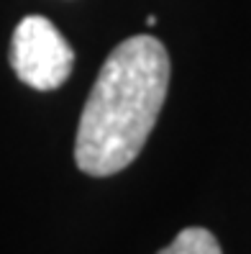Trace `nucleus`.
<instances>
[{"label":"nucleus","instance_id":"nucleus-1","mask_svg":"<svg viewBox=\"0 0 251 254\" xmlns=\"http://www.w3.org/2000/svg\"><path fill=\"white\" fill-rule=\"evenodd\" d=\"M169 74V54L154 36H131L108 54L77 126L75 162L85 175L108 177L139 157L167 100Z\"/></svg>","mask_w":251,"mask_h":254},{"label":"nucleus","instance_id":"nucleus-3","mask_svg":"<svg viewBox=\"0 0 251 254\" xmlns=\"http://www.w3.org/2000/svg\"><path fill=\"white\" fill-rule=\"evenodd\" d=\"M159 254H223V252H220L218 239L208 229L190 226V229H182L174 236V242L164 247Z\"/></svg>","mask_w":251,"mask_h":254},{"label":"nucleus","instance_id":"nucleus-2","mask_svg":"<svg viewBox=\"0 0 251 254\" xmlns=\"http://www.w3.org/2000/svg\"><path fill=\"white\" fill-rule=\"evenodd\" d=\"M10 67L34 90H56L72 74L75 52L62 31L44 16H26L10 36Z\"/></svg>","mask_w":251,"mask_h":254}]
</instances>
